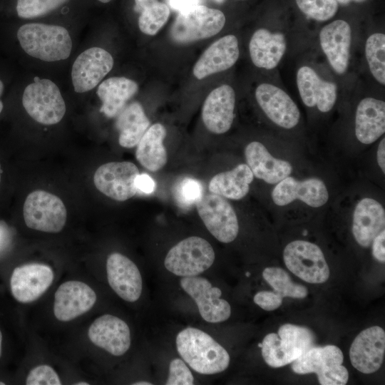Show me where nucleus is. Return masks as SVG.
<instances>
[{
  "label": "nucleus",
  "instance_id": "nucleus-11",
  "mask_svg": "<svg viewBox=\"0 0 385 385\" xmlns=\"http://www.w3.org/2000/svg\"><path fill=\"white\" fill-rule=\"evenodd\" d=\"M113 66V57L103 48L92 46L85 49L71 66V79L74 91L85 93L95 89Z\"/></svg>",
  "mask_w": 385,
  "mask_h": 385
},
{
  "label": "nucleus",
  "instance_id": "nucleus-44",
  "mask_svg": "<svg viewBox=\"0 0 385 385\" xmlns=\"http://www.w3.org/2000/svg\"><path fill=\"white\" fill-rule=\"evenodd\" d=\"M168 7L179 13L200 4V0H166Z\"/></svg>",
  "mask_w": 385,
  "mask_h": 385
},
{
  "label": "nucleus",
  "instance_id": "nucleus-13",
  "mask_svg": "<svg viewBox=\"0 0 385 385\" xmlns=\"http://www.w3.org/2000/svg\"><path fill=\"white\" fill-rule=\"evenodd\" d=\"M139 174L138 168L131 162H111L96 170L93 183L103 195L117 201H125L137 192L135 180Z\"/></svg>",
  "mask_w": 385,
  "mask_h": 385
},
{
  "label": "nucleus",
  "instance_id": "nucleus-16",
  "mask_svg": "<svg viewBox=\"0 0 385 385\" xmlns=\"http://www.w3.org/2000/svg\"><path fill=\"white\" fill-rule=\"evenodd\" d=\"M296 84L303 103L322 113L330 111L338 95L337 85L322 78L312 66L302 65L296 73Z\"/></svg>",
  "mask_w": 385,
  "mask_h": 385
},
{
  "label": "nucleus",
  "instance_id": "nucleus-33",
  "mask_svg": "<svg viewBox=\"0 0 385 385\" xmlns=\"http://www.w3.org/2000/svg\"><path fill=\"white\" fill-rule=\"evenodd\" d=\"M134 10L139 14L138 28L144 34L155 35L170 16L168 6L158 0H134Z\"/></svg>",
  "mask_w": 385,
  "mask_h": 385
},
{
  "label": "nucleus",
  "instance_id": "nucleus-19",
  "mask_svg": "<svg viewBox=\"0 0 385 385\" xmlns=\"http://www.w3.org/2000/svg\"><path fill=\"white\" fill-rule=\"evenodd\" d=\"M385 354V332L379 326L361 332L353 341L349 357L352 366L364 374H371L379 369Z\"/></svg>",
  "mask_w": 385,
  "mask_h": 385
},
{
  "label": "nucleus",
  "instance_id": "nucleus-31",
  "mask_svg": "<svg viewBox=\"0 0 385 385\" xmlns=\"http://www.w3.org/2000/svg\"><path fill=\"white\" fill-rule=\"evenodd\" d=\"M115 126L119 131V144L131 148L137 145L150 126V122L142 105L134 101L127 104L116 116Z\"/></svg>",
  "mask_w": 385,
  "mask_h": 385
},
{
  "label": "nucleus",
  "instance_id": "nucleus-22",
  "mask_svg": "<svg viewBox=\"0 0 385 385\" xmlns=\"http://www.w3.org/2000/svg\"><path fill=\"white\" fill-rule=\"evenodd\" d=\"M96 301V292L90 286L80 281H67L55 293L53 313L58 320L68 322L89 311Z\"/></svg>",
  "mask_w": 385,
  "mask_h": 385
},
{
  "label": "nucleus",
  "instance_id": "nucleus-8",
  "mask_svg": "<svg viewBox=\"0 0 385 385\" xmlns=\"http://www.w3.org/2000/svg\"><path fill=\"white\" fill-rule=\"evenodd\" d=\"M23 216L28 227L56 233L61 231L66 225L67 211L60 197L38 190L29 193L26 197Z\"/></svg>",
  "mask_w": 385,
  "mask_h": 385
},
{
  "label": "nucleus",
  "instance_id": "nucleus-23",
  "mask_svg": "<svg viewBox=\"0 0 385 385\" xmlns=\"http://www.w3.org/2000/svg\"><path fill=\"white\" fill-rule=\"evenodd\" d=\"M235 92L227 84L213 89L205 98L202 108V119L206 128L216 134L227 132L233 123Z\"/></svg>",
  "mask_w": 385,
  "mask_h": 385
},
{
  "label": "nucleus",
  "instance_id": "nucleus-25",
  "mask_svg": "<svg viewBox=\"0 0 385 385\" xmlns=\"http://www.w3.org/2000/svg\"><path fill=\"white\" fill-rule=\"evenodd\" d=\"M240 56L239 43L232 34L224 36L212 43L195 63L192 73L198 80L228 70Z\"/></svg>",
  "mask_w": 385,
  "mask_h": 385
},
{
  "label": "nucleus",
  "instance_id": "nucleus-7",
  "mask_svg": "<svg viewBox=\"0 0 385 385\" xmlns=\"http://www.w3.org/2000/svg\"><path fill=\"white\" fill-rule=\"evenodd\" d=\"M225 21L222 11L198 4L178 14L170 28V36L178 43L206 39L217 34Z\"/></svg>",
  "mask_w": 385,
  "mask_h": 385
},
{
  "label": "nucleus",
  "instance_id": "nucleus-6",
  "mask_svg": "<svg viewBox=\"0 0 385 385\" xmlns=\"http://www.w3.org/2000/svg\"><path fill=\"white\" fill-rule=\"evenodd\" d=\"M215 259V251L208 241L201 237L191 236L180 241L168 250L164 266L176 276L193 277L208 270Z\"/></svg>",
  "mask_w": 385,
  "mask_h": 385
},
{
  "label": "nucleus",
  "instance_id": "nucleus-40",
  "mask_svg": "<svg viewBox=\"0 0 385 385\" xmlns=\"http://www.w3.org/2000/svg\"><path fill=\"white\" fill-rule=\"evenodd\" d=\"M27 385H61V381L54 369L48 365H40L31 369L26 378Z\"/></svg>",
  "mask_w": 385,
  "mask_h": 385
},
{
  "label": "nucleus",
  "instance_id": "nucleus-53",
  "mask_svg": "<svg viewBox=\"0 0 385 385\" xmlns=\"http://www.w3.org/2000/svg\"><path fill=\"white\" fill-rule=\"evenodd\" d=\"M213 1L217 4H222L225 1V0H213Z\"/></svg>",
  "mask_w": 385,
  "mask_h": 385
},
{
  "label": "nucleus",
  "instance_id": "nucleus-18",
  "mask_svg": "<svg viewBox=\"0 0 385 385\" xmlns=\"http://www.w3.org/2000/svg\"><path fill=\"white\" fill-rule=\"evenodd\" d=\"M53 277L52 269L43 264L31 263L17 267L10 280L12 295L21 303L34 302L48 289Z\"/></svg>",
  "mask_w": 385,
  "mask_h": 385
},
{
  "label": "nucleus",
  "instance_id": "nucleus-47",
  "mask_svg": "<svg viewBox=\"0 0 385 385\" xmlns=\"http://www.w3.org/2000/svg\"><path fill=\"white\" fill-rule=\"evenodd\" d=\"M338 3H340L342 4H347L350 3L351 1H354L356 3H361L365 1L366 0H336Z\"/></svg>",
  "mask_w": 385,
  "mask_h": 385
},
{
  "label": "nucleus",
  "instance_id": "nucleus-35",
  "mask_svg": "<svg viewBox=\"0 0 385 385\" xmlns=\"http://www.w3.org/2000/svg\"><path fill=\"white\" fill-rule=\"evenodd\" d=\"M262 277L274 292L282 297L303 299L308 294L307 289L300 284L294 282L289 274L282 268L266 267L262 272Z\"/></svg>",
  "mask_w": 385,
  "mask_h": 385
},
{
  "label": "nucleus",
  "instance_id": "nucleus-52",
  "mask_svg": "<svg viewBox=\"0 0 385 385\" xmlns=\"http://www.w3.org/2000/svg\"><path fill=\"white\" fill-rule=\"evenodd\" d=\"M97 1H100L101 3L106 4V3L110 2L111 0H97Z\"/></svg>",
  "mask_w": 385,
  "mask_h": 385
},
{
  "label": "nucleus",
  "instance_id": "nucleus-1",
  "mask_svg": "<svg viewBox=\"0 0 385 385\" xmlns=\"http://www.w3.org/2000/svg\"><path fill=\"white\" fill-rule=\"evenodd\" d=\"M13 36L24 53L44 62L66 60L73 50L71 34L61 25L28 22L20 25Z\"/></svg>",
  "mask_w": 385,
  "mask_h": 385
},
{
  "label": "nucleus",
  "instance_id": "nucleus-3",
  "mask_svg": "<svg viewBox=\"0 0 385 385\" xmlns=\"http://www.w3.org/2000/svg\"><path fill=\"white\" fill-rule=\"evenodd\" d=\"M313 346L314 335L309 329L285 324L279 328L278 334H267L260 348L267 364L278 368L292 363Z\"/></svg>",
  "mask_w": 385,
  "mask_h": 385
},
{
  "label": "nucleus",
  "instance_id": "nucleus-38",
  "mask_svg": "<svg viewBox=\"0 0 385 385\" xmlns=\"http://www.w3.org/2000/svg\"><path fill=\"white\" fill-rule=\"evenodd\" d=\"M201 183L191 178H185L175 187L174 195L179 205L188 207L196 202L203 195Z\"/></svg>",
  "mask_w": 385,
  "mask_h": 385
},
{
  "label": "nucleus",
  "instance_id": "nucleus-14",
  "mask_svg": "<svg viewBox=\"0 0 385 385\" xmlns=\"http://www.w3.org/2000/svg\"><path fill=\"white\" fill-rule=\"evenodd\" d=\"M256 101L275 125L284 129L297 126L301 118L300 111L291 96L281 87L271 83H262L255 88Z\"/></svg>",
  "mask_w": 385,
  "mask_h": 385
},
{
  "label": "nucleus",
  "instance_id": "nucleus-10",
  "mask_svg": "<svg viewBox=\"0 0 385 385\" xmlns=\"http://www.w3.org/2000/svg\"><path fill=\"white\" fill-rule=\"evenodd\" d=\"M195 205L205 226L215 239L222 243L235 240L239 232L238 219L225 197L214 193L203 195Z\"/></svg>",
  "mask_w": 385,
  "mask_h": 385
},
{
  "label": "nucleus",
  "instance_id": "nucleus-49",
  "mask_svg": "<svg viewBox=\"0 0 385 385\" xmlns=\"http://www.w3.org/2000/svg\"><path fill=\"white\" fill-rule=\"evenodd\" d=\"M2 176H3V168H2V164L0 161V185L2 182Z\"/></svg>",
  "mask_w": 385,
  "mask_h": 385
},
{
  "label": "nucleus",
  "instance_id": "nucleus-50",
  "mask_svg": "<svg viewBox=\"0 0 385 385\" xmlns=\"http://www.w3.org/2000/svg\"><path fill=\"white\" fill-rule=\"evenodd\" d=\"M1 344H2V334L0 331V356L1 354Z\"/></svg>",
  "mask_w": 385,
  "mask_h": 385
},
{
  "label": "nucleus",
  "instance_id": "nucleus-30",
  "mask_svg": "<svg viewBox=\"0 0 385 385\" xmlns=\"http://www.w3.org/2000/svg\"><path fill=\"white\" fill-rule=\"evenodd\" d=\"M165 136V128L157 123L148 128L136 145V159L149 171H158L167 163V152L163 145Z\"/></svg>",
  "mask_w": 385,
  "mask_h": 385
},
{
  "label": "nucleus",
  "instance_id": "nucleus-2",
  "mask_svg": "<svg viewBox=\"0 0 385 385\" xmlns=\"http://www.w3.org/2000/svg\"><path fill=\"white\" fill-rule=\"evenodd\" d=\"M180 357L195 372L213 375L228 367L227 351L207 332L192 327L180 330L175 338Z\"/></svg>",
  "mask_w": 385,
  "mask_h": 385
},
{
  "label": "nucleus",
  "instance_id": "nucleus-28",
  "mask_svg": "<svg viewBox=\"0 0 385 385\" xmlns=\"http://www.w3.org/2000/svg\"><path fill=\"white\" fill-rule=\"evenodd\" d=\"M354 132L357 140L366 145L374 143L384 134V101L365 97L359 102L355 113Z\"/></svg>",
  "mask_w": 385,
  "mask_h": 385
},
{
  "label": "nucleus",
  "instance_id": "nucleus-32",
  "mask_svg": "<svg viewBox=\"0 0 385 385\" xmlns=\"http://www.w3.org/2000/svg\"><path fill=\"white\" fill-rule=\"evenodd\" d=\"M254 175L247 164L216 174L209 183V190L230 200H240L250 191Z\"/></svg>",
  "mask_w": 385,
  "mask_h": 385
},
{
  "label": "nucleus",
  "instance_id": "nucleus-36",
  "mask_svg": "<svg viewBox=\"0 0 385 385\" xmlns=\"http://www.w3.org/2000/svg\"><path fill=\"white\" fill-rule=\"evenodd\" d=\"M68 0H16L17 16L31 19L45 16L65 4Z\"/></svg>",
  "mask_w": 385,
  "mask_h": 385
},
{
  "label": "nucleus",
  "instance_id": "nucleus-37",
  "mask_svg": "<svg viewBox=\"0 0 385 385\" xmlns=\"http://www.w3.org/2000/svg\"><path fill=\"white\" fill-rule=\"evenodd\" d=\"M300 11L309 19L324 22L332 19L338 11L336 0H295Z\"/></svg>",
  "mask_w": 385,
  "mask_h": 385
},
{
  "label": "nucleus",
  "instance_id": "nucleus-27",
  "mask_svg": "<svg viewBox=\"0 0 385 385\" xmlns=\"http://www.w3.org/2000/svg\"><path fill=\"white\" fill-rule=\"evenodd\" d=\"M245 156L254 177L268 184H277L292 172L289 162L273 157L258 141H252L246 146Z\"/></svg>",
  "mask_w": 385,
  "mask_h": 385
},
{
  "label": "nucleus",
  "instance_id": "nucleus-15",
  "mask_svg": "<svg viewBox=\"0 0 385 385\" xmlns=\"http://www.w3.org/2000/svg\"><path fill=\"white\" fill-rule=\"evenodd\" d=\"M352 30L344 19H336L324 26L319 33L320 48L332 71L345 73L349 66Z\"/></svg>",
  "mask_w": 385,
  "mask_h": 385
},
{
  "label": "nucleus",
  "instance_id": "nucleus-41",
  "mask_svg": "<svg viewBox=\"0 0 385 385\" xmlns=\"http://www.w3.org/2000/svg\"><path fill=\"white\" fill-rule=\"evenodd\" d=\"M283 297L275 292L260 291L253 298L254 302L266 311H272L279 308L282 303Z\"/></svg>",
  "mask_w": 385,
  "mask_h": 385
},
{
  "label": "nucleus",
  "instance_id": "nucleus-21",
  "mask_svg": "<svg viewBox=\"0 0 385 385\" xmlns=\"http://www.w3.org/2000/svg\"><path fill=\"white\" fill-rule=\"evenodd\" d=\"M88 336L93 344L116 356L125 354L131 344L130 330L127 323L109 314L94 320L88 329Z\"/></svg>",
  "mask_w": 385,
  "mask_h": 385
},
{
  "label": "nucleus",
  "instance_id": "nucleus-54",
  "mask_svg": "<svg viewBox=\"0 0 385 385\" xmlns=\"http://www.w3.org/2000/svg\"><path fill=\"white\" fill-rule=\"evenodd\" d=\"M2 384L4 385L5 384L4 382H2V381H0V385H2Z\"/></svg>",
  "mask_w": 385,
  "mask_h": 385
},
{
  "label": "nucleus",
  "instance_id": "nucleus-39",
  "mask_svg": "<svg viewBox=\"0 0 385 385\" xmlns=\"http://www.w3.org/2000/svg\"><path fill=\"white\" fill-rule=\"evenodd\" d=\"M194 376L190 366L181 358H174L169 364L166 385H192Z\"/></svg>",
  "mask_w": 385,
  "mask_h": 385
},
{
  "label": "nucleus",
  "instance_id": "nucleus-4",
  "mask_svg": "<svg viewBox=\"0 0 385 385\" xmlns=\"http://www.w3.org/2000/svg\"><path fill=\"white\" fill-rule=\"evenodd\" d=\"M21 104L36 122L52 125L59 123L66 111L59 87L48 78H35L27 84L21 94Z\"/></svg>",
  "mask_w": 385,
  "mask_h": 385
},
{
  "label": "nucleus",
  "instance_id": "nucleus-17",
  "mask_svg": "<svg viewBox=\"0 0 385 385\" xmlns=\"http://www.w3.org/2000/svg\"><path fill=\"white\" fill-rule=\"evenodd\" d=\"M329 197L325 183L317 178L299 180L289 175L277 183L272 192V201L278 206L299 200L312 207H320Z\"/></svg>",
  "mask_w": 385,
  "mask_h": 385
},
{
  "label": "nucleus",
  "instance_id": "nucleus-20",
  "mask_svg": "<svg viewBox=\"0 0 385 385\" xmlns=\"http://www.w3.org/2000/svg\"><path fill=\"white\" fill-rule=\"evenodd\" d=\"M107 279L112 289L123 300L135 302L143 290L141 274L137 265L119 253L111 254L106 261Z\"/></svg>",
  "mask_w": 385,
  "mask_h": 385
},
{
  "label": "nucleus",
  "instance_id": "nucleus-46",
  "mask_svg": "<svg viewBox=\"0 0 385 385\" xmlns=\"http://www.w3.org/2000/svg\"><path fill=\"white\" fill-rule=\"evenodd\" d=\"M6 88V81L4 78L1 76H0V115L3 113L5 107L3 98Z\"/></svg>",
  "mask_w": 385,
  "mask_h": 385
},
{
  "label": "nucleus",
  "instance_id": "nucleus-43",
  "mask_svg": "<svg viewBox=\"0 0 385 385\" xmlns=\"http://www.w3.org/2000/svg\"><path fill=\"white\" fill-rule=\"evenodd\" d=\"M137 190L145 194L153 192L155 188V184L153 178L146 173L139 174L135 180Z\"/></svg>",
  "mask_w": 385,
  "mask_h": 385
},
{
  "label": "nucleus",
  "instance_id": "nucleus-51",
  "mask_svg": "<svg viewBox=\"0 0 385 385\" xmlns=\"http://www.w3.org/2000/svg\"><path fill=\"white\" fill-rule=\"evenodd\" d=\"M76 385H88L89 384L87 382L81 381L76 384Z\"/></svg>",
  "mask_w": 385,
  "mask_h": 385
},
{
  "label": "nucleus",
  "instance_id": "nucleus-9",
  "mask_svg": "<svg viewBox=\"0 0 385 385\" xmlns=\"http://www.w3.org/2000/svg\"><path fill=\"white\" fill-rule=\"evenodd\" d=\"M283 260L289 271L307 282L321 284L329 277L324 255L314 243L305 240L289 242L284 247Z\"/></svg>",
  "mask_w": 385,
  "mask_h": 385
},
{
  "label": "nucleus",
  "instance_id": "nucleus-5",
  "mask_svg": "<svg viewBox=\"0 0 385 385\" xmlns=\"http://www.w3.org/2000/svg\"><path fill=\"white\" fill-rule=\"evenodd\" d=\"M344 355L334 345L313 346L292 363V369L298 374L315 373L322 385H344L349 372L342 365Z\"/></svg>",
  "mask_w": 385,
  "mask_h": 385
},
{
  "label": "nucleus",
  "instance_id": "nucleus-34",
  "mask_svg": "<svg viewBox=\"0 0 385 385\" xmlns=\"http://www.w3.org/2000/svg\"><path fill=\"white\" fill-rule=\"evenodd\" d=\"M364 54L369 72L380 85H385V34L373 32L364 44Z\"/></svg>",
  "mask_w": 385,
  "mask_h": 385
},
{
  "label": "nucleus",
  "instance_id": "nucleus-48",
  "mask_svg": "<svg viewBox=\"0 0 385 385\" xmlns=\"http://www.w3.org/2000/svg\"><path fill=\"white\" fill-rule=\"evenodd\" d=\"M132 384H134V385H152L153 383H151L150 381H140L133 383Z\"/></svg>",
  "mask_w": 385,
  "mask_h": 385
},
{
  "label": "nucleus",
  "instance_id": "nucleus-12",
  "mask_svg": "<svg viewBox=\"0 0 385 385\" xmlns=\"http://www.w3.org/2000/svg\"><path fill=\"white\" fill-rule=\"evenodd\" d=\"M183 290L196 304L202 319L212 324L227 320L231 315L229 302L222 298V291L211 282L200 275L181 277Z\"/></svg>",
  "mask_w": 385,
  "mask_h": 385
},
{
  "label": "nucleus",
  "instance_id": "nucleus-29",
  "mask_svg": "<svg viewBox=\"0 0 385 385\" xmlns=\"http://www.w3.org/2000/svg\"><path fill=\"white\" fill-rule=\"evenodd\" d=\"M136 81L124 76L103 80L97 86V96L102 103L100 111L108 118H115L138 93Z\"/></svg>",
  "mask_w": 385,
  "mask_h": 385
},
{
  "label": "nucleus",
  "instance_id": "nucleus-45",
  "mask_svg": "<svg viewBox=\"0 0 385 385\" xmlns=\"http://www.w3.org/2000/svg\"><path fill=\"white\" fill-rule=\"evenodd\" d=\"M376 154H377L376 160H377L379 166L380 167L383 173H385V138L384 137L382 138V140L380 141L378 145Z\"/></svg>",
  "mask_w": 385,
  "mask_h": 385
},
{
  "label": "nucleus",
  "instance_id": "nucleus-42",
  "mask_svg": "<svg viewBox=\"0 0 385 385\" xmlns=\"http://www.w3.org/2000/svg\"><path fill=\"white\" fill-rule=\"evenodd\" d=\"M385 230H382L372 241V254L381 262H385Z\"/></svg>",
  "mask_w": 385,
  "mask_h": 385
},
{
  "label": "nucleus",
  "instance_id": "nucleus-24",
  "mask_svg": "<svg viewBox=\"0 0 385 385\" xmlns=\"http://www.w3.org/2000/svg\"><path fill=\"white\" fill-rule=\"evenodd\" d=\"M287 48V39L282 31L260 28L249 42L250 59L257 68L273 70L281 62Z\"/></svg>",
  "mask_w": 385,
  "mask_h": 385
},
{
  "label": "nucleus",
  "instance_id": "nucleus-26",
  "mask_svg": "<svg viewBox=\"0 0 385 385\" xmlns=\"http://www.w3.org/2000/svg\"><path fill=\"white\" fill-rule=\"evenodd\" d=\"M385 227V210L377 200L364 197L356 205L352 217V234L363 247L371 245L374 239Z\"/></svg>",
  "mask_w": 385,
  "mask_h": 385
},
{
  "label": "nucleus",
  "instance_id": "nucleus-55",
  "mask_svg": "<svg viewBox=\"0 0 385 385\" xmlns=\"http://www.w3.org/2000/svg\"><path fill=\"white\" fill-rule=\"evenodd\" d=\"M240 1H245V0H240Z\"/></svg>",
  "mask_w": 385,
  "mask_h": 385
}]
</instances>
